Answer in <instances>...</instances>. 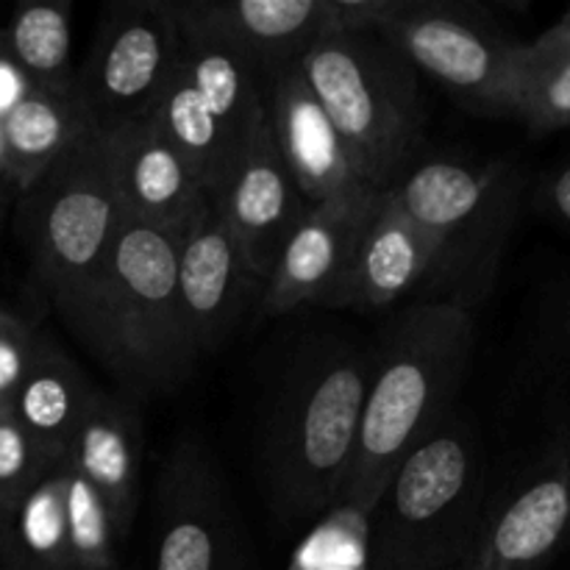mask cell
Here are the masks:
<instances>
[{"instance_id": "obj_5", "label": "cell", "mask_w": 570, "mask_h": 570, "mask_svg": "<svg viewBox=\"0 0 570 570\" xmlns=\"http://www.w3.org/2000/svg\"><path fill=\"white\" fill-rule=\"evenodd\" d=\"M373 189H390L423 139L417 70L379 33L326 31L298 61Z\"/></svg>"}, {"instance_id": "obj_20", "label": "cell", "mask_w": 570, "mask_h": 570, "mask_svg": "<svg viewBox=\"0 0 570 570\" xmlns=\"http://www.w3.org/2000/svg\"><path fill=\"white\" fill-rule=\"evenodd\" d=\"M95 390L98 387L53 340L37 334L9 412L45 460H65Z\"/></svg>"}, {"instance_id": "obj_18", "label": "cell", "mask_w": 570, "mask_h": 570, "mask_svg": "<svg viewBox=\"0 0 570 570\" xmlns=\"http://www.w3.org/2000/svg\"><path fill=\"white\" fill-rule=\"evenodd\" d=\"M184 26L212 33L250 61L271 83L328 31L326 0H217L178 3Z\"/></svg>"}, {"instance_id": "obj_13", "label": "cell", "mask_w": 570, "mask_h": 570, "mask_svg": "<svg viewBox=\"0 0 570 570\" xmlns=\"http://www.w3.org/2000/svg\"><path fill=\"white\" fill-rule=\"evenodd\" d=\"M248 271L267 284L309 204L295 187L273 142L267 117L256 128L232 181L215 200Z\"/></svg>"}, {"instance_id": "obj_6", "label": "cell", "mask_w": 570, "mask_h": 570, "mask_svg": "<svg viewBox=\"0 0 570 570\" xmlns=\"http://www.w3.org/2000/svg\"><path fill=\"white\" fill-rule=\"evenodd\" d=\"M122 223L126 212L109 148L95 128L20 195V226L33 273L61 321L87 298Z\"/></svg>"}, {"instance_id": "obj_34", "label": "cell", "mask_w": 570, "mask_h": 570, "mask_svg": "<svg viewBox=\"0 0 570 570\" xmlns=\"http://www.w3.org/2000/svg\"><path fill=\"white\" fill-rule=\"evenodd\" d=\"M566 438H568V454H570V434H566Z\"/></svg>"}, {"instance_id": "obj_4", "label": "cell", "mask_w": 570, "mask_h": 570, "mask_svg": "<svg viewBox=\"0 0 570 570\" xmlns=\"http://www.w3.org/2000/svg\"><path fill=\"white\" fill-rule=\"evenodd\" d=\"M482 512V445L451 412L401 462L365 518L367 570L468 568Z\"/></svg>"}, {"instance_id": "obj_25", "label": "cell", "mask_w": 570, "mask_h": 570, "mask_svg": "<svg viewBox=\"0 0 570 570\" xmlns=\"http://www.w3.org/2000/svg\"><path fill=\"white\" fill-rule=\"evenodd\" d=\"M515 117L534 134L570 128V11L521 45Z\"/></svg>"}, {"instance_id": "obj_10", "label": "cell", "mask_w": 570, "mask_h": 570, "mask_svg": "<svg viewBox=\"0 0 570 570\" xmlns=\"http://www.w3.org/2000/svg\"><path fill=\"white\" fill-rule=\"evenodd\" d=\"M150 570H248L226 484L195 438L161 465Z\"/></svg>"}, {"instance_id": "obj_30", "label": "cell", "mask_w": 570, "mask_h": 570, "mask_svg": "<svg viewBox=\"0 0 570 570\" xmlns=\"http://www.w3.org/2000/svg\"><path fill=\"white\" fill-rule=\"evenodd\" d=\"M412 0H326L328 31L382 33Z\"/></svg>"}, {"instance_id": "obj_32", "label": "cell", "mask_w": 570, "mask_h": 570, "mask_svg": "<svg viewBox=\"0 0 570 570\" xmlns=\"http://www.w3.org/2000/svg\"><path fill=\"white\" fill-rule=\"evenodd\" d=\"M14 187H11L9 181H6L3 176H0V232H3V223H6V215H9L11 209V200H14Z\"/></svg>"}, {"instance_id": "obj_16", "label": "cell", "mask_w": 570, "mask_h": 570, "mask_svg": "<svg viewBox=\"0 0 570 570\" xmlns=\"http://www.w3.org/2000/svg\"><path fill=\"white\" fill-rule=\"evenodd\" d=\"M109 148L111 176L128 220L178 239L209 204L184 156L150 120L100 131Z\"/></svg>"}, {"instance_id": "obj_22", "label": "cell", "mask_w": 570, "mask_h": 570, "mask_svg": "<svg viewBox=\"0 0 570 570\" xmlns=\"http://www.w3.org/2000/svg\"><path fill=\"white\" fill-rule=\"evenodd\" d=\"M515 173L521 170L507 161L482 167L443 159L415 161L387 193L410 220L440 239L476 217Z\"/></svg>"}, {"instance_id": "obj_12", "label": "cell", "mask_w": 570, "mask_h": 570, "mask_svg": "<svg viewBox=\"0 0 570 570\" xmlns=\"http://www.w3.org/2000/svg\"><path fill=\"white\" fill-rule=\"evenodd\" d=\"M178 293L200 356L220 351L265 284L248 271L215 200L176 239Z\"/></svg>"}, {"instance_id": "obj_2", "label": "cell", "mask_w": 570, "mask_h": 570, "mask_svg": "<svg viewBox=\"0 0 570 570\" xmlns=\"http://www.w3.org/2000/svg\"><path fill=\"white\" fill-rule=\"evenodd\" d=\"M65 323L134 404L176 393L200 360L178 293L176 239L128 217L92 289Z\"/></svg>"}, {"instance_id": "obj_29", "label": "cell", "mask_w": 570, "mask_h": 570, "mask_svg": "<svg viewBox=\"0 0 570 570\" xmlns=\"http://www.w3.org/2000/svg\"><path fill=\"white\" fill-rule=\"evenodd\" d=\"M37 334L31 323L14 312L11 306L0 304V410H9L17 393L28 360H31Z\"/></svg>"}, {"instance_id": "obj_19", "label": "cell", "mask_w": 570, "mask_h": 570, "mask_svg": "<svg viewBox=\"0 0 570 570\" xmlns=\"http://www.w3.org/2000/svg\"><path fill=\"white\" fill-rule=\"evenodd\" d=\"M142 445L137 404L98 387L65 454L67 465L109 507L122 540L131 538L139 512Z\"/></svg>"}, {"instance_id": "obj_33", "label": "cell", "mask_w": 570, "mask_h": 570, "mask_svg": "<svg viewBox=\"0 0 570 570\" xmlns=\"http://www.w3.org/2000/svg\"><path fill=\"white\" fill-rule=\"evenodd\" d=\"M434 570H465V568H434Z\"/></svg>"}, {"instance_id": "obj_26", "label": "cell", "mask_w": 570, "mask_h": 570, "mask_svg": "<svg viewBox=\"0 0 570 570\" xmlns=\"http://www.w3.org/2000/svg\"><path fill=\"white\" fill-rule=\"evenodd\" d=\"M67 543L72 570H117L120 538L109 507L67 465Z\"/></svg>"}, {"instance_id": "obj_9", "label": "cell", "mask_w": 570, "mask_h": 570, "mask_svg": "<svg viewBox=\"0 0 570 570\" xmlns=\"http://www.w3.org/2000/svg\"><path fill=\"white\" fill-rule=\"evenodd\" d=\"M181 53L173 0H120L100 14L92 50L78 67L76 95L98 131L148 120Z\"/></svg>"}, {"instance_id": "obj_27", "label": "cell", "mask_w": 570, "mask_h": 570, "mask_svg": "<svg viewBox=\"0 0 570 570\" xmlns=\"http://www.w3.org/2000/svg\"><path fill=\"white\" fill-rule=\"evenodd\" d=\"M334 512V521L298 551L293 570H367L365 521L354 518V523H345L348 512Z\"/></svg>"}, {"instance_id": "obj_23", "label": "cell", "mask_w": 570, "mask_h": 570, "mask_svg": "<svg viewBox=\"0 0 570 570\" xmlns=\"http://www.w3.org/2000/svg\"><path fill=\"white\" fill-rule=\"evenodd\" d=\"M65 495L67 460L45 462L0 518V570H72Z\"/></svg>"}, {"instance_id": "obj_17", "label": "cell", "mask_w": 570, "mask_h": 570, "mask_svg": "<svg viewBox=\"0 0 570 570\" xmlns=\"http://www.w3.org/2000/svg\"><path fill=\"white\" fill-rule=\"evenodd\" d=\"M379 195L382 189L362 187L309 206L262 289L265 315H287L298 306L323 304L343 276Z\"/></svg>"}, {"instance_id": "obj_15", "label": "cell", "mask_w": 570, "mask_h": 570, "mask_svg": "<svg viewBox=\"0 0 570 570\" xmlns=\"http://www.w3.org/2000/svg\"><path fill=\"white\" fill-rule=\"evenodd\" d=\"M267 126L284 167L309 206L371 187L298 65L267 83Z\"/></svg>"}, {"instance_id": "obj_7", "label": "cell", "mask_w": 570, "mask_h": 570, "mask_svg": "<svg viewBox=\"0 0 570 570\" xmlns=\"http://www.w3.org/2000/svg\"><path fill=\"white\" fill-rule=\"evenodd\" d=\"M181 17V14H178ZM267 117V78L212 33L181 22L176 70L148 117L217 200Z\"/></svg>"}, {"instance_id": "obj_24", "label": "cell", "mask_w": 570, "mask_h": 570, "mask_svg": "<svg viewBox=\"0 0 570 570\" xmlns=\"http://www.w3.org/2000/svg\"><path fill=\"white\" fill-rule=\"evenodd\" d=\"M0 56L14 67L26 89L50 95L76 92L70 0L20 6L0 33Z\"/></svg>"}, {"instance_id": "obj_11", "label": "cell", "mask_w": 570, "mask_h": 570, "mask_svg": "<svg viewBox=\"0 0 570 570\" xmlns=\"http://www.w3.org/2000/svg\"><path fill=\"white\" fill-rule=\"evenodd\" d=\"M570 538V454L562 434L521 482L484 504L465 570H546Z\"/></svg>"}, {"instance_id": "obj_3", "label": "cell", "mask_w": 570, "mask_h": 570, "mask_svg": "<svg viewBox=\"0 0 570 570\" xmlns=\"http://www.w3.org/2000/svg\"><path fill=\"white\" fill-rule=\"evenodd\" d=\"M367 365L360 345L317 337L284 373L265 438L267 499L284 523L337 507L354 465Z\"/></svg>"}, {"instance_id": "obj_8", "label": "cell", "mask_w": 570, "mask_h": 570, "mask_svg": "<svg viewBox=\"0 0 570 570\" xmlns=\"http://www.w3.org/2000/svg\"><path fill=\"white\" fill-rule=\"evenodd\" d=\"M379 37L465 109L515 117L521 45L473 6L412 0Z\"/></svg>"}, {"instance_id": "obj_14", "label": "cell", "mask_w": 570, "mask_h": 570, "mask_svg": "<svg viewBox=\"0 0 570 570\" xmlns=\"http://www.w3.org/2000/svg\"><path fill=\"white\" fill-rule=\"evenodd\" d=\"M438 245L440 239L410 220L393 195L382 189L343 276L321 306L373 312L401 301L415 304L438 256Z\"/></svg>"}, {"instance_id": "obj_1", "label": "cell", "mask_w": 570, "mask_h": 570, "mask_svg": "<svg viewBox=\"0 0 570 570\" xmlns=\"http://www.w3.org/2000/svg\"><path fill=\"white\" fill-rule=\"evenodd\" d=\"M473 348V315L406 304L384 326L367 365L354 465L334 510L365 521L401 462L454 412Z\"/></svg>"}, {"instance_id": "obj_21", "label": "cell", "mask_w": 570, "mask_h": 570, "mask_svg": "<svg viewBox=\"0 0 570 570\" xmlns=\"http://www.w3.org/2000/svg\"><path fill=\"white\" fill-rule=\"evenodd\" d=\"M92 128L76 92L22 89L0 117V176L17 195L28 193Z\"/></svg>"}, {"instance_id": "obj_28", "label": "cell", "mask_w": 570, "mask_h": 570, "mask_svg": "<svg viewBox=\"0 0 570 570\" xmlns=\"http://www.w3.org/2000/svg\"><path fill=\"white\" fill-rule=\"evenodd\" d=\"M45 462L53 460H45L14 421V415L9 410H0V518L26 493Z\"/></svg>"}, {"instance_id": "obj_31", "label": "cell", "mask_w": 570, "mask_h": 570, "mask_svg": "<svg viewBox=\"0 0 570 570\" xmlns=\"http://www.w3.org/2000/svg\"><path fill=\"white\" fill-rule=\"evenodd\" d=\"M549 200L551 206H554L557 215H560L562 220H566V226L570 228V161L557 173L554 181H551Z\"/></svg>"}]
</instances>
